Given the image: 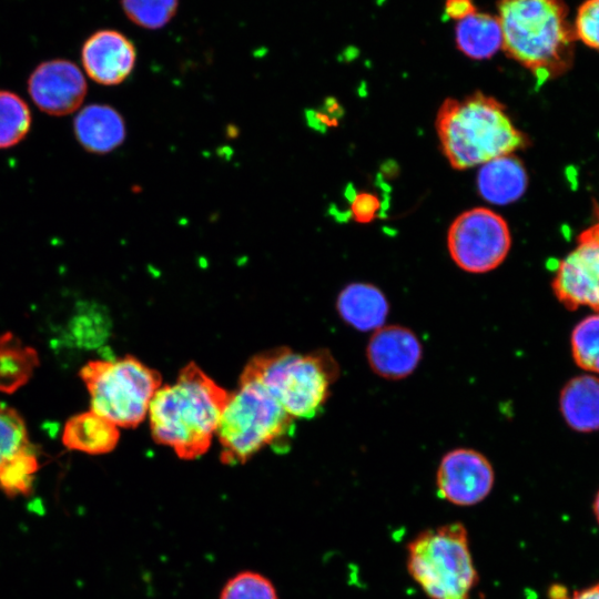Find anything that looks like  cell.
<instances>
[{
    "mask_svg": "<svg viewBox=\"0 0 599 599\" xmlns=\"http://www.w3.org/2000/svg\"><path fill=\"white\" fill-rule=\"evenodd\" d=\"M227 399L225 389L194 362L189 363L175 383L160 387L150 403L153 439L182 459L202 456L216 434Z\"/></svg>",
    "mask_w": 599,
    "mask_h": 599,
    "instance_id": "obj_1",
    "label": "cell"
},
{
    "mask_svg": "<svg viewBox=\"0 0 599 599\" xmlns=\"http://www.w3.org/2000/svg\"><path fill=\"white\" fill-rule=\"evenodd\" d=\"M562 0H499L504 51L540 83L562 74L573 58L576 34Z\"/></svg>",
    "mask_w": 599,
    "mask_h": 599,
    "instance_id": "obj_2",
    "label": "cell"
},
{
    "mask_svg": "<svg viewBox=\"0 0 599 599\" xmlns=\"http://www.w3.org/2000/svg\"><path fill=\"white\" fill-rule=\"evenodd\" d=\"M436 132L444 155L456 170H466L526 145L505 106L481 92L446 99L436 114Z\"/></svg>",
    "mask_w": 599,
    "mask_h": 599,
    "instance_id": "obj_3",
    "label": "cell"
},
{
    "mask_svg": "<svg viewBox=\"0 0 599 599\" xmlns=\"http://www.w3.org/2000/svg\"><path fill=\"white\" fill-rule=\"evenodd\" d=\"M339 374L328 351L297 353L286 346L252 357L240 378L254 380L294 418L317 416Z\"/></svg>",
    "mask_w": 599,
    "mask_h": 599,
    "instance_id": "obj_4",
    "label": "cell"
},
{
    "mask_svg": "<svg viewBox=\"0 0 599 599\" xmlns=\"http://www.w3.org/2000/svg\"><path fill=\"white\" fill-rule=\"evenodd\" d=\"M294 419L260 384L240 378L216 430L221 461L245 464L266 446L284 451L293 438Z\"/></svg>",
    "mask_w": 599,
    "mask_h": 599,
    "instance_id": "obj_5",
    "label": "cell"
},
{
    "mask_svg": "<svg viewBox=\"0 0 599 599\" xmlns=\"http://www.w3.org/2000/svg\"><path fill=\"white\" fill-rule=\"evenodd\" d=\"M407 570L430 599H469L478 573L464 524L419 532L407 545Z\"/></svg>",
    "mask_w": 599,
    "mask_h": 599,
    "instance_id": "obj_6",
    "label": "cell"
},
{
    "mask_svg": "<svg viewBox=\"0 0 599 599\" xmlns=\"http://www.w3.org/2000/svg\"><path fill=\"white\" fill-rule=\"evenodd\" d=\"M91 410L118 427H136L161 386V375L138 358L94 359L80 369Z\"/></svg>",
    "mask_w": 599,
    "mask_h": 599,
    "instance_id": "obj_7",
    "label": "cell"
},
{
    "mask_svg": "<svg viewBox=\"0 0 599 599\" xmlns=\"http://www.w3.org/2000/svg\"><path fill=\"white\" fill-rule=\"evenodd\" d=\"M511 246L507 222L486 207L459 214L447 233V248L455 264L469 273H486L498 267Z\"/></svg>",
    "mask_w": 599,
    "mask_h": 599,
    "instance_id": "obj_8",
    "label": "cell"
},
{
    "mask_svg": "<svg viewBox=\"0 0 599 599\" xmlns=\"http://www.w3.org/2000/svg\"><path fill=\"white\" fill-rule=\"evenodd\" d=\"M551 287L566 308L599 313V220L580 233L577 246L560 261Z\"/></svg>",
    "mask_w": 599,
    "mask_h": 599,
    "instance_id": "obj_9",
    "label": "cell"
},
{
    "mask_svg": "<svg viewBox=\"0 0 599 599\" xmlns=\"http://www.w3.org/2000/svg\"><path fill=\"white\" fill-rule=\"evenodd\" d=\"M495 483L493 465L481 453L456 448L446 453L436 473L438 495L457 506L483 501Z\"/></svg>",
    "mask_w": 599,
    "mask_h": 599,
    "instance_id": "obj_10",
    "label": "cell"
},
{
    "mask_svg": "<svg viewBox=\"0 0 599 599\" xmlns=\"http://www.w3.org/2000/svg\"><path fill=\"white\" fill-rule=\"evenodd\" d=\"M88 91L79 67L65 59L41 62L28 79L31 100L42 112L61 116L80 108Z\"/></svg>",
    "mask_w": 599,
    "mask_h": 599,
    "instance_id": "obj_11",
    "label": "cell"
},
{
    "mask_svg": "<svg viewBox=\"0 0 599 599\" xmlns=\"http://www.w3.org/2000/svg\"><path fill=\"white\" fill-rule=\"evenodd\" d=\"M423 346L417 335L402 325H384L374 331L366 346L372 370L382 378L399 380L417 368Z\"/></svg>",
    "mask_w": 599,
    "mask_h": 599,
    "instance_id": "obj_12",
    "label": "cell"
},
{
    "mask_svg": "<svg viewBox=\"0 0 599 599\" xmlns=\"http://www.w3.org/2000/svg\"><path fill=\"white\" fill-rule=\"evenodd\" d=\"M136 61L133 42L118 30L104 29L92 33L81 49L85 73L102 85H116L131 74Z\"/></svg>",
    "mask_w": 599,
    "mask_h": 599,
    "instance_id": "obj_13",
    "label": "cell"
},
{
    "mask_svg": "<svg viewBox=\"0 0 599 599\" xmlns=\"http://www.w3.org/2000/svg\"><path fill=\"white\" fill-rule=\"evenodd\" d=\"M73 130L81 146L95 154H105L120 146L126 133L122 115L106 104H90L80 110Z\"/></svg>",
    "mask_w": 599,
    "mask_h": 599,
    "instance_id": "obj_14",
    "label": "cell"
},
{
    "mask_svg": "<svg viewBox=\"0 0 599 599\" xmlns=\"http://www.w3.org/2000/svg\"><path fill=\"white\" fill-rule=\"evenodd\" d=\"M336 309L347 325L359 332H370L384 326L389 303L377 286L352 283L339 292Z\"/></svg>",
    "mask_w": 599,
    "mask_h": 599,
    "instance_id": "obj_15",
    "label": "cell"
},
{
    "mask_svg": "<svg viewBox=\"0 0 599 599\" xmlns=\"http://www.w3.org/2000/svg\"><path fill=\"white\" fill-rule=\"evenodd\" d=\"M559 408L571 429L599 430V376L585 374L569 379L560 392Z\"/></svg>",
    "mask_w": 599,
    "mask_h": 599,
    "instance_id": "obj_16",
    "label": "cell"
},
{
    "mask_svg": "<svg viewBox=\"0 0 599 599\" xmlns=\"http://www.w3.org/2000/svg\"><path fill=\"white\" fill-rule=\"evenodd\" d=\"M527 173L512 154L495 158L479 169L477 185L488 202L505 205L517 201L526 191Z\"/></svg>",
    "mask_w": 599,
    "mask_h": 599,
    "instance_id": "obj_17",
    "label": "cell"
},
{
    "mask_svg": "<svg viewBox=\"0 0 599 599\" xmlns=\"http://www.w3.org/2000/svg\"><path fill=\"white\" fill-rule=\"evenodd\" d=\"M119 438L118 426L91 409L69 418L62 432L67 448L90 455L112 451Z\"/></svg>",
    "mask_w": 599,
    "mask_h": 599,
    "instance_id": "obj_18",
    "label": "cell"
},
{
    "mask_svg": "<svg viewBox=\"0 0 599 599\" xmlns=\"http://www.w3.org/2000/svg\"><path fill=\"white\" fill-rule=\"evenodd\" d=\"M455 38L458 49L476 60L491 58L502 43L498 18L476 10L458 20Z\"/></svg>",
    "mask_w": 599,
    "mask_h": 599,
    "instance_id": "obj_19",
    "label": "cell"
},
{
    "mask_svg": "<svg viewBox=\"0 0 599 599\" xmlns=\"http://www.w3.org/2000/svg\"><path fill=\"white\" fill-rule=\"evenodd\" d=\"M38 365L34 348L10 332L0 333V392L11 394L26 385Z\"/></svg>",
    "mask_w": 599,
    "mask_h": 599,
    "instance_id": "obj_20",
    "label": "cell"
},
{
    "mask_svg": "<svg viewBox=\"0 0 599 599\" xmlns=\"http://www.w3.org/2000/svg\"><path fill=\"white\" fill-rule=\"evenodd\" d=\"M31 112L18 94L0 90V149L17 145L31 128Z\"/></svg>",
    "mask_w": 599,
    "mask_h": 599,
    "instance_id": "obj_21",
    "label": "cell"
},
{
    "mask_svg": "<svg viewBox=\"0 0 599 599\" xmlns=\"http://www.w3.org/2000/svg\"><path fill=\"white\" fill-rule=\"evenodd\" d=\"M575 363L590 374L599 375V313L582 318L570 336Z\"/></svg>",
    "mask_w": 599,
    "mask_h": 599,
    "instance_id": "obj_22",
    "label": "cell"
},
{
    "mask_svg": "<svg viewBox=\"0 0 599 599\" xmlns=\"http://www.w3.org/2000/svg\"><path fill=\"white\" fill-rule=\"evenodd\" d=\"M38 467V458L29 445L0 468V488L10 496L27 494Z\"/></svg>",
    "mask_w": 599,
    "mask_h": 599,
    "instance_id": "obj_23",
    "label": "cell"
},
{
    "mask_svg": "<svg viewBox=\"0 0 599 599\" xmlns=\"http://www.w3.org/2000/svg\"><path fill=\"white\" fill-rule=\"evenodd\" d=\"M128 19L146 30H158L176 14L179 0H121Z\"/></svg>",
    "mask_w": 599,
    "mask_h": 599,
    "instance_id": "obj_24",
    "label": "cell"
},
{
    "mask_svg": "<svg viewBox=\"0 0 599 599\" xmlns=\"http://www.w3.org/2000/svg\"><path fill=\"white\" fill-rule=\"evenodd\" d=\"M29 445L22 417L17 410L0 400V468Z\"/></svg>",
    "mask_w": 599,
    "mask_h": 599,
    "instance_id": "obj_25",
    "label": "cell"
},
{
    "mask_svg": "<svg viewBox=\"0 0 599 599\" xmlns=\"http://www.w3.org/2000/svg\"><path fill=\"white\" fill-rule=\"evenodd\" d=\"M220 599H278L272 581L255 571H242L224 585Z\"/></svg>",
    "mask_w": 599,
    "mask_h": 599,
    "instance_id": "obj_26",
    "label": "cell"
},
{
    "mask_svg": "<svg viewBox=\"0 0 599 599\" xmlns=\"http://www.w3.org/2000/svg\"><path fill=\"white\" fill-rule=\"evenodd\" d=\"M573 30L576 38L599 50V0H586L579 7Z\"/></svg>",
    "mask_w": 599,
    "mask_h": 599,
    "instance_id": "obj_27",
    "label": "cell"
},
{
    "mask_svg": "<svg viewBox=\"0 0 599 599\" xmlns=\"http://www.w3.org/2000/svg\"><path fill=\"white\" fill-rule=\"evenodd\" d=\"M380 210L379 199L369 192L357 193L352 203L351 212L359 223L372 222Z\"/></svg>",
    "mask_w": 599,
    "mask_h": 599,
    "instance_id": "obj_28",
    "label": "cell"
},
{
    "mask_svg": "<svg viewBox=\"0 0 599 599\" xmlns=\"http://www.w3.org/2000/svg\"><path fill=\"white\" fill-rule=\"evenodd\" d=\"M550 599H599V582L575 590L571 593L561 585H554L549 591Z\"/></svg>",
    "mask_w": 599,
    "mask_h": 599,
    "instance_id": "obj_29",
    "label": "cell"
},
{
    "mask_svg": "<svg viewBox=\"0 0 599 599\" xmlns=\"http://www.w3.org/2000/svg\"><path fill=\"white\" fill-rule=\"evenodd\" d=\"M475 11L471 0H447L446 12L457 20Z\"/></svg>",
    "mask_w": 599,
    "mask_h": 599,
    "instance_id": "obj_30",
    "label": "cell"
},
{
    "mask_svg": "<svg viewBox=\"0 0 599 599\" xmlns=\"http://www.w3.org/2000/svg\"><path fill=\"white\" fill-rule=\"evenodd\" d=\"M593 514H595V517H596V520L599 525V490L595 497V500H593Z\"/></svg>",
    "mask_w": 599,
    "mask_h": 599,
    "instance_id": "obj_31",
    "label": "cell"
}]
</instances>
